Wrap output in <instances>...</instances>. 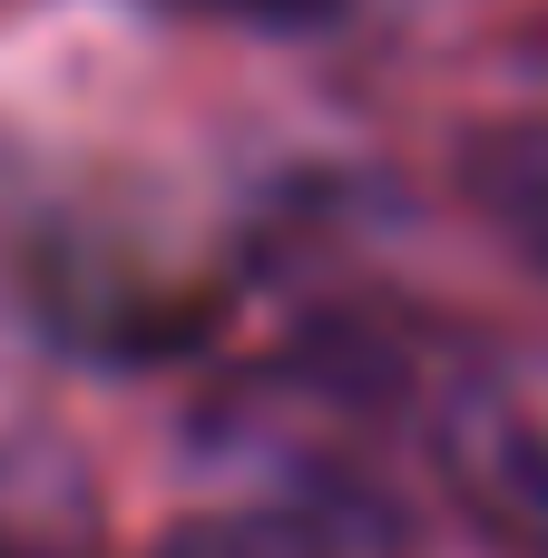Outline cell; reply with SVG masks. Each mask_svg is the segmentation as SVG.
Here are the masks:
<instances>
[{
	"label": "cell",
	"mask_w": 548,
	"mask_h": 558,
	"mask_svg": "<svg viewBox=\"0 0 548 558\" xmlns=\"http://www.w3.org/2000/svg\"><path fill=\"white\" fill-rule=\"evenodd\" d=\"M471 186L490 196V216H500L510 235H529L548 255V128H500V137H480Z\"/></svg>",
	"instance_id": "1"
},
{
	"label": "cell",
	"mask_w": 548,
	"mask_h": 558,
	"mask_svg": "<svg viewBox=\"0 0 548 558\" xmlns=\"http://www.w3.org/2000/svg\"><path fill=\"white\" fill-rule=\"evenodd\" d=\"M176 558H314V539L284 520H235V530H186Z\"/></svg>",
	"instance_id": "2"
},
{
	"label": "cell",
	"mask_w": 548,
	"mask_h": 558,
	"mask_svg": "<svg viewBox=\"0 0 548 558\" xmlns=\"http://www.w3.org/2000/svg\"><path fill=\"white\" fill-rule=\"evenodd\" d=\"M147 10H206V20H255V29H314L343 0H147Z\"/></svg>",
	"instance_id": "3"
}]
</instances>
